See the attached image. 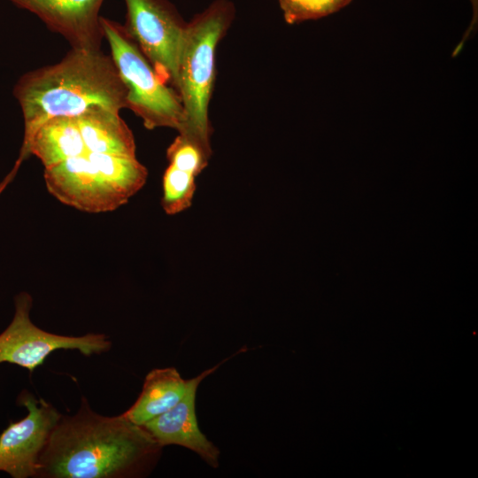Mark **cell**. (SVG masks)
I'll return each instance as SVG.
<instances>
[{
	"instance_id": "6da1fadb",
	"label": "cell",
	"mask_w": 478,
	"mask_h": 478,
	"mask_svg": "<svg viewBox=\"0 0 478 478\" xmlns=\"http://www.w3.org/2000/svg\"><path fill=\"white\" fill-rule=\"evenodd\" d=\"M162 446L122 414L95 412L85 397L73 416H61L38 463L36 477L126 478L148 474Z\"/></svg>"
},
{
	"instance_id": "7a4b0ae2",
	"label": "cell",
	"mask_w": 478,
	"mask_h": 478,
	"mask_svg": "<svg viewBox=\"0 0 478 478\" xmlns=\"http://www.w3.org/2000/svg\"><path fill=\"white\" fill-rule=\"evenodd\" d=\"M127 95L111 55L71 48L58 63L21 75L13 88L24 120L20 150L47 120L77 118L94 108L120 112L127 108Z\"/></svg>"
},
{
	"instance_id": "3957f363",
	"label": "cell",
	"mask_w": 478,
	"mask_h": 478,
	"mask_svg": "<svg viewBox=\"0 0 478 478\" xmlns=\"http://www.w3.org/2000/svg\"><path fill=\"white\" fill-rule=\"evenodd\" d=\"M235 14L229 0H215L188 22L176 91L183 108L178 131L212 155L209 104L215 81L216 50Z\"/></svg>"
},
{
	"instance_id": "277c9868",
	"label": "cell",
	"mask_w": 478,
	"mask_h": 478,
	"mask_svg": "<svg viewBox=\"0 0 478 478\" xmlns=\"http://www.w3.org/2000/svg\"><path fill=\"white\" fill-rule=\"evenodd\" d=\"M48 191L81 212H112L146 183L147 168L136 157L87 152L44 169Z\"/></svg>"
},
{
	"instance_id": "5b68a950",
	"label": "cell",
	"mask_w": 478,
	"mask_h": 478,
	"mask_svg": "<svg viewBox=\"0 0 478 478\" xmlns=\"http://www.w3.org/2000/svg\"><path fill=\"white\" fill-rule=\"evenodd\" d=\"M100 21L110 55L127 90V108L142 119L147 129L179 131L183 108L177 91L158 75L123 25L105 17Z\"/></svg>"
},
{
	"instance_id": "8992f818",
	"label": "cell",
	"mask_w": 478,
	"mask_h": 478,
	"mask_svg": "<svg viewBox=\"0 0 478 478\" xmlns=\"http://www.w3.org/2000/svg\"><path fill=\"white\" fill-rule=\"evenodd\" d=\"M129 36L158 75L176 90L188 22L168 0H124Z\"/></svg>"
},
{
	"instance_id": "52a82bcc",
	"label": "cell",
	"mask_w": 478,
	"mask_h": 478,
	"mask_svg": "<svg viewBox=\"0 0 478 478\" xmlns=\"http://www.w3.org/2000/svg\"><path fill=\"white\" fill-rule=\"evenodd\" d=\"M32 305L33 299L28 293L21 292L16 296L12 320L0 334V364L17 365L32 374L57 350H77L89 357L111 349L112 343L104 334L69 336L42 330L30 319Z\"/></svg>"
},
{
	"instance_id": "ba28073f",
	"label": "cell",
	"mask_w": 478,
	"mask_h": 478,
	"mask_svg": "<svg viewBox=\"0 0 478 478\" xmlns=\"http://www.w3.org/2000/svg\"><path fill=\"white\" fill-rule=\"evenodd\" d=\"M17 403L27 414L10 422L0 434V471L13 478L36 477L39 458L62 414L27 390L19 394Z\"/></svg>"
},
{
	"instance_id": "9c48e42d",
	"label": "cell",
	"mask_w": 478,
	"mask_h": 478,
	"mask_svg": "<svg viewBox=\"0 0 478 478\" xmlns=\"http://www.w3.org/2000/svg\"><path fill=\"white\" fill-rule=\"evenodd\" d=\"M63 36L72 49L100 50L104 33L99 12L104 0H9Z\"/></svg>"
},
{
	"instance_id": "30bf717a",
	"label": "cell",
	"mask_w": 478,
	"mask_h": 478,
	"mask_svg": "<svg viewBox=\"0 0 478 478\" xmlns=\"http://www.w3.org/2000/svg\"><path fill=\"white\" fill-rule=\"evenodd\" d=\"M230 358L192 378L187 394L176 405L143 426L159 445L185 447L212 467H219L220 451L199 428L196 397L200 382Z\"/></svg>"
},
{
	"instance_id": "8fae6325",
	"label": "cell",
	"mask_w": 478,
	"mask_h": 478,
	"mask_svg": "<svg viewBox=\"0 0 478 478\" xmlns=\"http://www.w3.org/2000/svg\"><path fill=\"white\" fill-rule=\"evenodd\" d=\"M87 152L76 118L56 117L37 127L16 163L34 155L46 169Z\"/></svg>"
},
{
	"instance_id": "7c38bea8",
	"label": "cell",
	"mask_w": 478,
	"mask_h": 478,
	"mask_svg": "<svg viewBox=\"0 0 478 478\" xmlns=\"http://www.w3.org/2000/svg\"><path fill=\"white\" fill-rule=\"evenodd\" d=\"M191 379L185 380L174 367L156 368L148 373L142 391L124 417L143 426L176 405L187 394Z\"/></svg>"
},
{
	"instance_id": "4fadbf2b",
	"label": "cell",
	"mask_w": 478,
	"mask_h": 478,
	"mask_svg": "<svg viewBox=\"0 0 478 478\" xmlns=\"http://www.w3.org/2000/svg\"><path fill=\"white\" fill-rule=\"evenodd\" d=\"M76 120L88 152L136 157L134 135L120 112L94 108Z\"/></svg>"
},
{
	"instance_id": "5bb4252c",
	"label": "cell",
	"mask_w": 478,
	"mask_h": 478,
	"mask_svg": "<svg viewBox=\"0 0 478 478\" xmlns=\"http://www.w3.org/2000/svg\"><path fill=\"white\" fill-rule=\"evenodd\" d=\"M194 174L168 165L162 177L161 206L168 215L189 209L197 190Z\"/></svg>"
},
{
	"instance_id": "9a60e30c",
	"label": "cell",
	"mask_w": 478,
	"mask_h": 478,
	"mask_svg": "<svg viewBox=\"0 0 478 478\" xmlns=\"http://www.w3.org/2000/svg\"><path fill=\"white\" fill-rule=\"evenodd\" d=\"M285 21L298 24L327 17L347 6L352 0H278Z\"/></svg>"
},
{
	"instance_id": "2e32d148",
	"label": "cell",
	"mask_w": 478,
	"mask_h": 478,
	"mask_svg": "<svg viewBox=\"0 0 478 478\" xmlns=\"http://www.w3.org/2000/svg\"><path fill=\"white\" fill-rule=\"evenodd\" d=\"M211 157L199 145L179 134L166 150L169 165L197 177L205 169Z\"/></svg>"
},
{
	"instance_id": "e0dca14e",
	"label": "cell",
	"mask_w": 478,
	"mask_h": 478,
	"mask_svg": "<svg viewBox=\"0 0 478 478\" xmlns=\"http://www.w3.org/2000/svg\"><path fill=\"white\" fill-rule=\"evenodd\" d=\"M469 1L471 3L472 11H473L472 19H471V22H470V25H469L468 28L466 29V33H465V35L463 36V39L461 40V42L458 44V46L454 50L453 53H452V57H455L457 54H459V52H460L461 49L464 46L465 42L468 39L470 35L476 30V27H477V23H478V0H469Z\"/></svg>"
},
{
	"instance_id": "ac0fdd59",
	"label": "cell",
	"mask_w": 478,
	"mask_h": 478,
	"mask_svg": "<svg viewBox=\"0 0 478 478\" xmlns=\"http://www.w3.org/2000/svg\"><path fill=\"white\" fill-rule=\"evenodd\" d=\"M19 168V166L15 164L12 171L6 175V177L0 182V195L3 193L4 189L10 184V182L13 180L15 177L18 170Z\"/></svg>"
}]
</instances>
